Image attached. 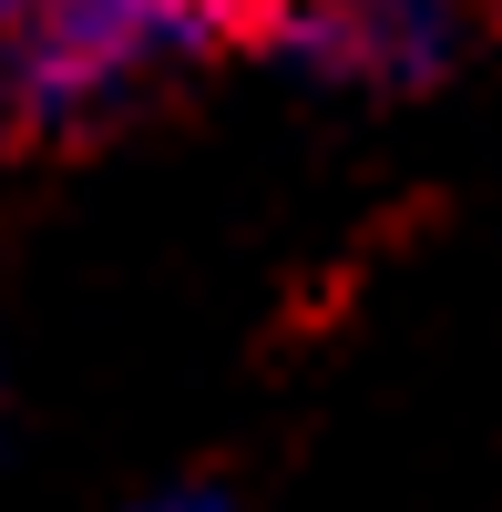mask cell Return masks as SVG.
I'll list each match as a JSON object with an SVG mask.
<instances>
[{
	"instance_id": "4",
	"label": "cell",
	"mask_w": 502,
	"mask_h": 512,
	"mask_svg": "<svg viewBox=\"0 0 502 512\" xmlns=\"http://www.w3.org/2000/svg\"><path fill=\"white\" fill-rule=\"evenodd\" d=\"M11 21H21V0H0V31H11Z\"/></svg>"
},
{
	"instance_id": "1",
	"label": "cell",
	"mask_w": 502,
	"mask_h": 512,
	"mask_svg": "<svg viewBox=\"0 0 502 512\" xmlns=\"http://www.w3.org/2000/svg\"><path fill=\"white\" fill-rule=\"evenodd\" d=\"M287 11L298 0H21V21L0 31L11 113L21 134H82L164 72L216 62L236 41H277Z\"/></svg>"
},
{
	"instance_id": "3",
	"label": "cell",
	"mask_w": 502,
	"mask_h": 512,
	"mask_svg": "<svg viewBox=\"0 0 502 512\" xmlns=\"http://www.w3.org/2000/svg\"><path fill=\"white\" fill-rule=\"evenodd\" d=\"M154 512H216V502H154Z\"/></svg>"
},
{
	"instance_id": "2",
	"label": "cell",
	"mask_w": 502,
	"mask_h": 512,
	"mask_svg": "<svg viewBox=\"0 0 502 512\" xmlns=\"http://www.w3.org/2000/svg\"><path fill=\"white\" fill-rule=\"evenodd\" d=\"M11 123H21V113H11V52H0V134H11Z\"/></svg>"
}]
</instances>
